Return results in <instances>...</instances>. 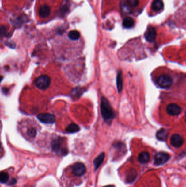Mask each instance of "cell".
Instances as JSON below:
<instances>
[{"label":"cell","instance_id":"52a82bcc","mask_svg":"<svg viewBox=\"0 0 186 187\" xmlns=\"http://www.w3.org/2000/svg\"><path fill=\"white\" fill-rule=\"evenodd\" d=\"M170 159L169 154L164 152H158L154 155V163L156 165L164 164Z\"/></svg>","mask_w":186,"mask_h":187},{"label":"cell","instance_id":"4fadbf2b","mask_svg":"<svg viewBox=\"0 0 186 187\" xmlns=\"http://www.w3.org/2000/svg\"><path fill=\"white\" fill-rule=\"evenodd\" d=\"M169 136V131L165 129H161L157 132L156 137L159 140L164 141Z\"/></svg>","mask_w":186,"mask_h":187},{"label":"cell","instance_id":"9c48e42d","mask_svg":"<svg viewBox=\"0 0 186 187\" xmlns=\"http://www.w3.org/2000/svg\"><path fill=\"white\" fill-rule=\"evenodd\" d=\"M37 118L40 122L45 124H53L55 122V116L48 113L40 114Z\"/></svg>","mask_w":186,"mask_h":187},{"label":"cell","instance_id":"7c38bea8","mask_svg":"<svg viewBox=\"0 0 186 187\" xmlns=\"http://www.w3.org/2000/svg\"><path fill=\"white\" fill-rule=\"evenodd\" d=\"M156 31L153 27H150L147 30L145 35V37L147 41L149 42H152L156 37Z\"/></svg>","mask_w":186,"mask_h":187},{"label":"cell","instance_id":"7a4b0ae2","mask_svg":"<svg viewBox=\"0 0 186 187\" xmlns=\"http://www.w3.org/2000/svg\"><path fill=\"white\" fill-rule=\"evenodd\" d=\"M101 111L102 117L107 123L110 124L115 115L112 109L109 102L105 97H103L101 103Z\"/></svg>","mask_w":186,"mask_h":187},{"label":"cell","instance_id":"8992f818","mask_svg":"<svg viewBox=\"0 0 186 187\" xmlns=\"http://www.w3.org/2000/svg\"><path fill=\"white\" fill-rule=\"evenodd\" d=\"M71 170L74 176L77 177H81L86 173V169L84 164L82 162H77L72 166Z\"/></svg>","mask_w":186,"mask_h":187},{"label":"cell","instance_id":"d6986e66","mask_svg":"<svg viewBox=\"0 0 186 187\" xmlns=\"http://www.w3.org/2000/svg\"><path fill=\"white\" fill-rule=\"evenodd\" d=\"M123 25L124 28L127 29L132 28L134 25V20L131 17H126L123 21Z\"/></svg>","mask_w":186,"mask_h":187},{"label":"cell","instance_id":"ba28073f","mask_svg":"<svg viewBox=\"0 0 186 187\" xmlns=\"http://www.w3.org/2000/svg\"><path fill=\"white\" fill-rule=\"evenodd\" d=\"M51 15V8L47 4H43L38 8V15L41 19H47Z\"/></svg>","mask_w":186,"mask_h":187},{"label":"cell","instance_id":"5b68a950","mask_svg":"<svg viewBox=\"0 0 186 187\" xmlns=\"http://www.w3.org/2000/svg\"><path fill=\"white\" fill-rule=\"evenodd\" d=\"M173 82V80L168 75H163L161 76L157 80L158 84L161 88H169L170 87Z\"/></svg>","mask_w":186,"mask_h":187},{"label":"cell","instance_id":"e0dca14e","mask_svg":"<svg viewBox=\"0 0 186 187\" xmlns=\"http://www.w3.org/2000/svg\"><path fill=\"white\" fill-rule=\"evenodd\" d=\"M80 130V127L78 125L75 123H72L68 125V127L66 128V132L68 133H74L78 132Z\"/></svg>","mask_w":186,"mask_h":187},{"label":"cell","instance_id":"7402d4cb","mask_svg":"<svg viewBox=\"0 0 186 187\" xmlns=\"http://www.w3.org/2000/svg\"><path fill=\"white\" fill-rule=\"evenodd\" d=\"M137 177V172L135 170H131L129 171V173L127 176V180H128V182H132L135 180Z\"/></svg>","mask_w":186,"mask_h":187},{"label":"cell","instance_id":"3957f363","mask_svg":"<svg viewBox=\"0 0 186 187\" xmlns=\"http://www.w3.org/2000/svg\"><path fill=\"white\" fill-rule=\"evenodd\" d=\"M50 147L52 152L56 154L64 155L67 153V150L63 146V141L61 137L53 138V139L50 141Z\"/></svg>","mask_w":186,"mask_h":187},{"label":"cell","instance_id":"603a6c76","mask_svg":"<svg viewBox=\"0 0 186 187\" xmlns=\"http://www.w3.org/2000/svg\"><path fill=\"white\" fill-rule=\"evenodd\" d=\"M127 3L129 7L135 8L138 6L139 0H127Z\"/></svg>","mask_w":186,"mask_h":187},{"label":"cell","instance_id":"5bb4252c","mask_svg":"<svg viewBox=\"0 0 186 187\" xmlns=\"http://www.w3.org/2000/svg\"><path fill=\"white\" fill-rule=\"evenodd\" d=\"M163 7L164 5L162 0H154L152 4L151 8L152 10L158 12L162 10Z\"/></svg>","mask_w":186,"mask_h":187},{"label":"cell","instance_id":"ffe728a7","mask_svg":"<svg viewBox=\"0 0 186 187\" xmlns=\"http://www.w3.org/2000/svg\"><path fill=\"white\" fill-rule=\"evenodd\" d=\"M68 36L70 40H73V41H76L80 37V34L78 31L73 30V31H70V33H68Z\"/></svg>","mask_w":186,"mask_h":187},{"label":"cell","instance_id":"9a60e30c","mask_svg":"<svg viewBox=\"0 0 186 187\" xmlns=\"http://www.w3.org/2000/svg\"><path fill=\"white\" fill-rule=\"evenodd\" d=\"M104 158H105V153H102L94 160L93 164L95 170H97L100 167V166L104 162Z\"/></svg>","mask_w":186,"mask_h":187},{"label":"cell","instance_id":"44dd1931","mask_svg":"<svg viewBox=\"0 0 186 187\" xmlns=\"http://www.w3.org/2000/svg\"><path fill=\"white\" fill-rule=\"evenodd\" d=\"M9 179V175L7 172L2 171L0 172V182L2 183H7Z\"/></svg>","mask_w":186,"mask_h":187},{"label":"cell","instance_id":"277c9868","mask_svg":"<svg viewBox=\"0 0 186 187\" xmlns=\"http://www.w3.org/2000/svg\"><path fill=\"white\" fill-rule=\"evenodd\" d=\"M51 83V78L49 76L46 75H41L35 80L36 87L40 90H47L49 87Z\"/></svg>","mask_w":186,"mask_h":187},{"label":"cell","instance_id":"6da1fadb","mask_svg":"<svg viewBox=\"0 0 186 187\" xmlns=\"http://www.w3.org/2000/svg\"><path fill=\"white\" fill-rule=\"evenodd\" d=\"M20 128L23 135L28 140H34L40 130L37 123L31 119H26L20 124Z\"/></svg>","mask_w":186,"mask_h":187},{"label":"cell","instance_id":"ac0fdd59","mask_svg":"<svg viewBox=\"0 0 186 187\" xmlns=\"http://www.w3.org/2000/svg\"><path fill=\"white\" fill-rule=\"evenodd\" d=\"M117 88L119 92H121L123 87V79H122V75L121 72H119L117 76Z\"/></svg>","mask_w":186,"mask_h":187},{"label":"cell","instance_id":"2e32d148","mask_svg":"<svg viewBox=\"0 0 186 187\" xmlns=\"http://www.w3.org/2000/svg\"><path fill=\"white\" fill-rule=\"evenodd\" d=\"M150 159V155L149 153L142 152L138 156V161L142 164H146Z\"/></svg>","mask_w":186,"mask_h":187},{"label":"cell","instance_id":"8fae6325","mask_svg":"<svg viewBox=\"0 0 186 187\" xmlns=\"http://www.w3.org/2000/svg\"><path fill=\"white\" fill-rule=\"evenodd\" d=\"M183 137L179 134H174L171 136L170 143L175 148H180L184 143Z\"/></svg>","mask_w":186,"mask_h":187},{"label":"cell","instance_id":"d4e9b609","mask_svg":"<svg viewBox=\"0 0 186 187\" xmlns=\"http://www.w3.org/2000/svg\"><path fill=\"white\" fill-rule=\"evenodd\" d=\"M115 187L114 186H113V185H107V186H105V187Z\"/></svg>","mask_w":186,"mask_h":187},{"label":"cell","instance_id":"cb8c5ba5","mask_svg":"<svg viewBox=\"0 0 186 187\" xmlns=\"http://www.w3.org/2000/svg\"><path fill=\"white\" fill-rule=\"evenodd\" d=\"M2 145H1V143L0 142V157L1 156V154L2 153Z\"/></svg>","mask_w":186,"mask_h":187},{"label":"cell","instance_id":"30bf717a","mask_svg":"<svg viewBox=\"0 0 186 187\" xmlns=\"http://www.w3.org/2000/svg\"><path fill=\"white\" fill-rule=\"evenodd\" d=\"M166 112L171 116L178 115L181 113V108L176 103H171L167 106Z\"/></svg>","mask_w":186,"mask_h":187}]
</instances>
